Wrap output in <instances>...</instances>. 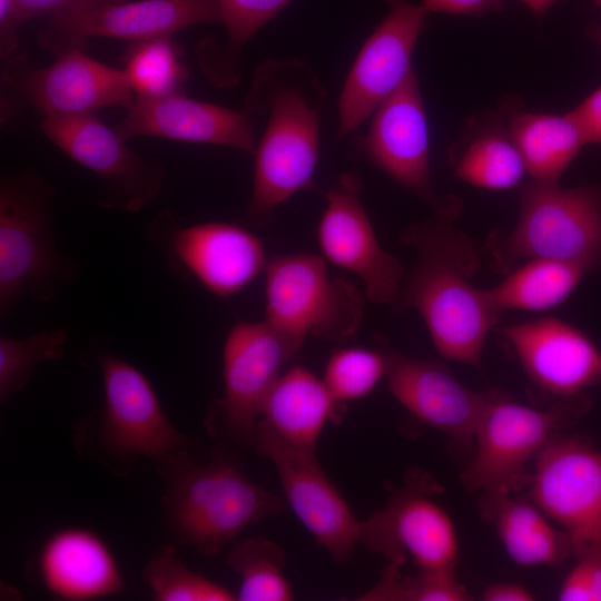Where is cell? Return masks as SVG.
I'll use <instances>...</instances> for the list:
<instances>
[{
    "mask_svg": "<svg viewBox=\"0 0 601 601\" xmlns=\"http://www.w3.org/2000/svg\"><path fill=\"white\" fill-rule=\"evenodd\" d=\"M457 215L434 213L404 228L400 242L416 252L394 309L422 316L437 353L479 368L490 331L501 313L471 278L480 266L475 243L454 225Z\"/></svg>",
    "mask_w": 601,
    "mask_h": 601,
    "instance_id": "cell-1",
    "label": "cell"
},
{
    "mask_svg": "<svg viewBox=\"0 0 601 601\" xmlns=\"http://www.w3.org/2000/svg\"><path fill=\"white\" fill-rule=\"evenodd\" d=\"M326 92L303 59L266 60L254 72L245 106L266 115L255 150L253 191L245 220L266 225L275 209L302 190L316 189L319 122Z\"/></svg>",
    "mask_w": 601,
    "mask_h": 601,
    "instance_id": "cell-2",
    "label": "cell"
},
{
    "mask_svg": "<svg viewBox=\"0 0 601 601\" xmlns=\"http://www.w3.org/2000/svg\"><path fill=\"white\" fill-rule=\"evenodd\" d=\"M165 482L162 508L179 544L206 556L218 554L247 526L279 515L285 501L245 473L228 449L216 446L209 461L196 463L186 447L157 462Z\"/></svg>",
    "mask_w": 601,
    "mask_h": 601,
    "instance_id": "cell-3",
    "label": "cell"
},
{
    "mask_svg": "<svg viewBox=\"0 0 601 601\" xmlns=\"http://www.w3.org/2000/svg\"><path fill=\"white\" fill-rule=\"evenodd\" d=\"M51 186L31 171L0 184V317L12 314L22 296L50 302L80 273L63 254L52 227Z\"/></svg>",
    "mask_w": 601,
    "mask_h": 601,
    "instance_id": "cell-4",
    "label": "cell"
},
{
    "mask_svg": "<svg viewBox=\"0 0 601 601\" xmlns=\"http://www.w3.org/2000/svg\"><path fill=\"white\" fill-rule=\"evenodd\" d=\"M585 394L558 398L546 408L516 401L502 390L490 397L474 435L470 463L461 483L472 493L515 494L531 481V463L558 433L574 424L589 408Z\"/></svg>",
    "mask_w": 601,
    "mask_h": 601,
    "instance_id": "cell-5",
    "label": "cell"
},
{
    "mask_svg": "<svg viewBox=\"0 0 601 601\" xmlns=\"http://www.w3.org/2000/svg\"><path fill=\"white\" fill-rule=\"evenodd\" d=\"M486 249L493 269L505 275L535 258L594 269L601 264V188L526 184L515 227L509 234H491Z\"/></svg>",
    "mask_w": 601,
    "mask_h": 601,
    "instance_id": "cell-6",
    "label": "cell"
},
{
    "mask_svg": "<svg viewBox=\"0 0 601 601\" xmlns=\"http://www.w3.org/2000/svg\"><path fill=\"white\" fill-rule=\"evenodd\" d=\"M364 299L344 277L331 275L324 258L311 253L276 255L265 268V321L305 341L342 342L359 328Z\"/></svg>",
    "mask_w": 601,
    "mask_h": 601,
    "instance_id": "cell-7",
    "label": "cell"
},
{
    "mask_svg": "<svg viewBox=\"0 0 601 601\" xmlns=\"http://www.w3.org/2000/svg\"><path fill=\"white\" fill-rule=\"evenodd\" d=\"M442 486L414 469L381 510L361 521L359 543L387 562L417 569L456 568L459 542L454 522L434 499Z\"/></svg>",
    "mask_w": 601,
    "mask_h": 601,
    "instance_id": "cell-8",
    "label": "cell"
},
{
    "mask_svg": "<svg viewBox=\"0 0 601 601\" xmlns=\"http://www.w3.org/2000/svg\"><path fill=\"white\" fill-rule=\"evenodd\" d=\"M211 22H220L217 0H82L46 17L38 42L58 56L90 38L138 42Z\"/></svg>",
    "mask_w": 601,
    "mask_h": 601,
    "instance_id": "cell-9",
    "label": "cell"
},
{
    "mask_svg": "<svg viewBox=\"0 0 601 601\" xmlns=\"http://www.w3.org/2000/svg\"><path fill=\"white\" fill-rule=\"evenodd\" d=\"M303 343L265 319L236 323L223 347L224 396L208 411V426L219 425L216 431L231 442L252 445L264 401Z\"/></svg>",
    "mask_w": 601,
    "mask_h": 601,
    "instance_id": "cell-10",
    "label": "cell"
},
{
    "mask_svg": "<svg viewBox=\"0 0 601 601\" xmlns=\"http://www.w3.org/2000/svg\"><path fill=\"white\" fill-rule=\"evenodd\" d=\"M528 497L570 538L578 560L601 545V450L554 435L534 461Z\"/></svg>",
    "mask_w": 601,
    "mask_h": 601,
    "instance_id": "cell-11",
    "label": "cell"
},
{
    "mask_svg": "<svg viewBox=\"0 0 601 601\" xmlns=\"http://www.w3.org/2000/svg\"><path fill=\"white\" fill-rule=\"evenodd\" d=\"M252 445L274 465L284 495L302 524L344 564L359 543L361 521L321 467L316 452L292 445L258 420Z\"/></svg>",
    "mask_w": 601,
    "mask_h": 601,
    "instance_id": "cell-12",
    "label": "cell"
},
{
    "mask_svg": "<svg viewBox=\"0 0 601 601\" xmlns=\"http://www.w3.org/2000/svg\"><path fill=\"white\" fill-rule=\"evenodd\" d=\"M40 130L69 158L100 178L105 193L99 204L104 208L138 213L158 196L164 166L137 155L115 128L95 115L43 117Z\"/></svg>",
    "mask_w": 601,
    "mask_h": 601,
    "instance_id": "cell-13",
    "label": "cell"
},
{
    "mask_svg": "<svg viewBox=\"0 0 601 601\" xmlns=\"http://www.w3.org/2000/svg\"><path fill=\"white\" fill-rule=\"evenodd\" d=\"M101 373L104 405L99 440L117 460L149 457L156 463L193 441L168 420L148 378L132 364L107 349L95 352Z\"/></svg>",
    "mask_w": 601,
    "mask_h": 601,
    "instance_id": "cell-14",
    "label": "cell"
},
{
    "mask_svg": "<svg viewBox=\"0 0 601 601\" xmlns=\"http://www.w3.org/2000/svg\"><path fill=\"white\" fill-rule=\"evenodd\" d=\"M148 239L206 289L229 298L247 287L268 258L260 239L247 228L225 221L178 226L162 211L147 228Z\"/></svg>",
    "mask_w": 601,
    "mask_h": 601,
    "instance_id": "cell-15",
    "label": "cell"
},
{
    "mask_svg": "<svg viewBox=\"0 0 601 601\" xmlns=\"http://www.w3.org/2000/svg\"><path fill=\"white\" fill-rule=\"evenodd\" d=\"M373 115L370 129L357 140L361 151L434 213L459 216L460 199L441 197L432 187L427 119L414 69Z\"/></svg>",
    "mask_w": 601,
    "mask_h": 601,
    "instance_id": "cell-16",
    "label": "cell"
},
{
    "mask_svg": "<svg viewBox=\"0 0 601 601\" xmlns=\"http://www.w3.org/2000/svg\"><path fill=\"white\" fill-rule=\"evenodd\" d=\"M361 190L362 180L355 171H345L335 179L326 194L317 243L325 259L362 280L368 300L395 305L404 267L381 246L359 198Z\"/></svg>",
    "mask_w": 601,
    "mask_h": 601,
    "instance_id": "cell-17",
    "label": "cell"
},
{
    "mask_svg": "<svg viewBox=\"0 0 601 601\" xmlns=\"http://www.w3.org/2000/svg\"><path fill=\"white\" fill-rule=\"evenodd\" d=\"M385 18L362 46L338 100L337 138L359 127L411 72L428 12L408 0H386Z\"/></svg>",
    "mask_w": 601,
    "mask_h": 601,
    "instance_id": "cell-18",
    "label": "cell"
},
{
    "mask_svg": "<svg viewBox=\"0 0 601 601\" xmlns=\"http://www.w3.org/2000/svg\"><path fill=\"white\" fill-rule=\"evenodd\" d=\"M386 359L385 378L392 395L415 418L443 433L454 452L474 450V435L490 390L474 392L434 358H415L377 336Z\"/></svg>",
    "mask_w": 601,
    "mask_h": 601,
    "instance_id": "cell-19",
    "label": "cell"
},
{
    "mask_svg": "<svg viewBox=\"0 0 601 601\" xmlns=\"http://www.w3.org/2000/svg\"><path fill=\"white\" fill-rule=\"evenodd\" d=\"M45 68L21 57L10 58L6 82L43 117L95 115L101 108H128L135 93L124 69L102 63L73 49Z\"/></svg>",
    "mask_w": 601,
    "mask_h": 601,
    "instance_id": "cell-20",
    "label": "cell"
},
{
    "mask_svg": "<svg viewBox=\"0 0 601 601\" xmlns=\"http://www.w3.org/2000/svg\"><path fill=\"white\" fill-rule=\"evenodd\" d=\"M526 376L540 391L571 398L601 383V351L580 329L556 317L502 328Z\"/></svg>",
    "mask_w": 601,
    "mask_h": 601,
    "instance_id": "cell-21",
    "label": "cell"
},
{
    "mask_svg": "<svg viewBox=\"0 0 601 601\" xmlns=\"http://www.w3.org/2000/svg\"><path fill=\"white\" fill-rule=\"evenodd\" d=\"M115 129L126 139L157 137L231 147L254 154L256 137L247 111L196 100L183 92L135 97Z\"/></svg>",
    "mask_w": 601,
    "mask_h": 601,
    "instance_id": "cell-22",
    "label": "cell"
},
{
    "mask_svg": "<svg viewBox=\"0 0 601 601\" xmlns=\"http://www.w3.org/2000/svg\"><path fill=\"white\" fill-rule=\"evenodd\" d=\"M38 571L43 587L63 600H95L125 590L112 552L87 529L67 528L50 535L41 548Z\"/></svg>",
    "mask_w": 601,
    "mask_h": 601,
    "instance_id": "cell-23",
    "label": "cell"
},
{
    "mask_svg": "<svg viewBox=\"0 0 601 601\" xmlns=\"http://www.w3.org/2000/svg\"><path fill=\"white\" fill-rule=\"evenodd\" d=\"M479 510L521 566H554L573 555L569 535L529 497L482 494Z\"/></svg>",
    "mask_w": 601,
    "mask_h": 601,
    "instance_id": "cell-24",
    "label": "cell"
},
{
    "mask_svg": "<svg viewBox=\"0 0 601 601\" xmlns=\"http://www.w3.org/2000/svg\"><path fill=\"white\" fill-rule=\"evenodd\" d=\"M336 405L323 378L304 366H293L270 388L259 420L292 445L316 452L323 428L336 417Z\"/></svg>",
    "mask_w": 601,
    "mask_h": 601,
    "instance_id": "cell-25",
    "label": "cell"
},
{
    "mask_svg": "<svg viewBox=\"0 0 601 601\" xmlns=\"http://www.w3.org/2000/svg\"><path fill=\"white\" fill-rule=\"evenodd\" d=\"M508 130L516 145L532 181L559 184L585 139L573 115L516 112Z\"/></svg>",
    "mask_w": 601,
    "mask_h": 601,
    "instance_id": "cell-26",
    "label": "cell"
},
{
    "mask_svg": "<svg viewBox=\"0 0 601 601\" xmlns=\"http://www.w3.org/2000/svg\"><path fill=\"white\" fill-rule=\"evenodd\" d=\"M589 269L565 260L535 258L506 274L485 289L492 305L504 311H545L564 302Z\"/></svg>",
    "mask_w": 601,
    "mask_h": 601,
    "instance_id": "cell-27",
    "label": "cell"
},
{
    "mask_svg": "<svg viewBox=\"0 0 601 601\" xmlns=\"http://www.w3.org/2000/svg\"><path fill=\"white\" fill-rule=\"evenodd\" d=\"M454 176L484 189L503 190L519 185L528 174L509 130L492 129L474 137L454 157Z\"/></svg>",
    "mask_w": 601,
    "mask_h": 601,
    "instance_id": "cell-28",
    "label": "cell"
},
{
    "mask_svg": "<svg viewBox=\"0 0 601 601\" xmlns=\"http://www.w3.org/2000/svg\"><path fill=\"white\" fill-rule=\"evenodd\" d=\"M228 565L239 574L240 601H289L293 590L284 574V549L265 538H247L236 543L228 554Z\"/></svg>",
    "mask_w": 601,
    "mask_h": 601,
    "instance_id": "cell-29",
    "label": "cell"
},
{
    "mask_svg": "<svg viewBox=\"0 0 601 601\" xmlns=\"http://www.w3.org/2000/svg\"><path fill=\"white\" fill-rule=\"evenodd\" d=\"M124 63L135 97L157 98L183 92L187 68L171 36L132 42Z\"/></svg>",
    "mask_w": 601,
    "mask_h": 601,
    "instance_id": "cell-30",
    "label": "cell"
},
{
    "mask_svg": "<svg viewBox=\"0 0 601 601\" xmlns=\"http://www.w3.org/2000/svg\"><path fill=\"white\" fill-rule=\"evenodd\" d=\"M402 565L384 566L377 583L362 593L359 601H466V588L456 577V568L417 569L404 574Z\"/></svg>",
    "mask_w": 601,
    "mask_h": 601,
    "instance_id": "cell-31",
    "label": "cell"
},
{
    "mask_svg": "<svg viewBox=\"0 0 601 601\" xmlns=\"http://www.w3.org/2000/svg\"><path fill=\"white\" fill-rule=\"evenodd\" d=\"M142 578L158 601L237 600L227 588L186 566L173 544H162L155 551Z\"/></svg>",
    "mask_w": 601,
    "mask_h": 601,
    "instance_id": "cell-32",
    "label": "cell"
},
{
    "mask_svg": "<svg viewBox=\"0 0 601 601\" xmlns=\"http://www.w3.org/2000/svg\"><path fill=\"white\" fill-rule=\"evenodd\" d=\"M67 329H50L24 338L0 337V401L20 392L29 383L40 362L60 359L66 355Z\"/></svg>",
    "mask_w": 601,
    "mask_h": 601,
    "instance_id": "cell-33",
    "label": "cell"
},
{
    "mask_svg": "<svg viewBox=\"0 0 601 601\" xmlns=\"http://www.w3.org/2000/svg\"><path fill=\"white\" fill-rule=\"evenodd\" d=\"M386 374L381 349L346 347L329 357L323 381L337 404L367 396Z\"/></svg>",
    "mask_w": 601,
    "mask_h": 601,
    "instance_id": "cell-34",
    "label": "cell"
},
{
    "mask_svg": "<svg viewBox=\"0 0 601 601\" xmlns=\"http://www.w3.org/2000/svg\"><path fill=\"white\" fill-rule=\"evenodd\" d=\"M220 22L227 31V48L219 51L220 60L234 66L246 42L292 0H217Z\"/></svg>",
    "mask_w": 601,
    "mask_h": 601,
    "instance_id": "cell-35",
    "label": "cell"
},
{
    "mask_svg": "<svg viewBox=\"0 0 601 601\" xmlns=\"http://www.w3.org/2000/svg\"><path fill=\"white\" fill-rule=\"evenodd\" d=\"M559 600L601 601V545L578 559L560 588Z\"/></svg>",
    "mask_w": 601,
    "mask_h": 601,
    "instance_id": "cell-36",
    "label": "cell"
},
{
    "mask_svg": "<svg viewBox=\"0 0 601 601\" xmlns=\"http://www.w3.org/2000/svg\"><path fill=\"white\" fill-rule=\"evenodd\" d=\"M28 19L18 0H0V55L10 59L19 46V28Z\"/></svg>",
    "mask_w": 601,
    "mask_h": 601,
    "instance_id": "cell-37",
    "label": "cell"
},
{
    "mask_svg": "<svg viewBox=\"0 0 601 601\" xmlns=\"http://www.w3.org/2000/svg\"><path fill=\"white\" fill-rule=\"evenodd\" d=\"M587 144L601 145V86L571 111Z\"/></svg>",
    "mask_w": 601,
    "mask_h": 601,
    "instance_id": "cell-38",
    "label": "cell"
},
{
    "mask_svg": "<svg viewBox=\"0 0 601 601\" xmlns=\"http://www.w3.org/2000/svg\"><path fill=\"white\" fill-rule=\"evenodd\" d=\"M504 0H423L422 7L430 12L480 16L500 10Z\"/></svg>",
    "mask_w": 601,
    "mask_h": 601,
    "instance_id": "cell-39",
    "label": "cell"
},
{
    "mask_svg": "<svg viewBox=\"0 0 601 601\" xmlns=\"http://www.w3.org/2000/svg\"><path fill=\"white\" fill-rule=\"evenodd\" d=\"M481 599L484 601H532L535 597L523 584L496 582L484 588Z\"/></svg>",
    "mask_w": 601,
    "mask_h": 601,
    "instance_id": "cell-40",
    "label": "cell"
},
{
    "mask_svg": "<svg viewBox=\"0 0 601 601\" xmlns=\"http://www.w3.org/2000/svg\"><path fill=\"white\" fill-rule=\"evenodd\" d=\"M82 0H18L28 20L48 17Z\"/></svg>",
    "mask_w": 601,
    "mask_h": 601,
    "instance_id": "cell-41",
    "label": "cell"
},
{
    "mask_svg": "<svg viewBox=\"0 0 601 601\" xmlns=\"http://www.w3.org/2000/svg\"><path fill=\"white\" fill-rule=\"evenodd\" d=\"M536 18H542L559 0H521Z\"/></svg>",
    "mask_w": 601,
    "mask_h": 601,
    "instance_id": "cell-42",
    "label": "cell"
},
{
    "mask_svg": "<svg viewBox=\"0 0 601 601\" xmlns=\"http://www.w3.org/2000/svg\"><path fill=\"white\" fill-rule=\"evenodd\" d=\"M597 6L601 8V0H593Z\"/></svg>",
    "mask_w": 601,
    "mask_h": 601,
    "instance_id": "cell-43",
    "label": "cell"
}]
</instances>
